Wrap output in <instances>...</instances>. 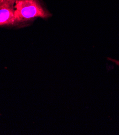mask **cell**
I'll use <instances>...</instances> for the list:
<instances>
[{"label":"cell","mask_w":119,"mask_h":135,"mask_svg":"<svg viewBox=\"0 0 119 135\" xmlns=\"http://www.w3.org/2000/svg\"><path fill=\"white\" fill-rule=\"evenodd\" d=\"M16 23L36 17L47 18L50 13L45 10L39 0H17L15 2Z\"/></svg>","instance_id":"6da1fadb"},{"label":"cell","mask_w":119,"mask_h":135,"mask_svg":"<svg viewBox=\"0 0 119 135\" xmlns=\"http://www.w3.org/2000/svg\"><path fill=\"white\" fill-rule=\"evenodd\" d=\"M14 6L4 4L0 6V26L16 23Z\"/></svg>","instance_id":"7a4b0ae2"},{"label":"cell","mask_w":119,"mask_h":135,"mask_svg":"<svg viewBox=\"0 0 119 135\" xmlns=\"http://www.w3.org/2000/svg\"><path fill=\"white\" fill-rule=\"evenodd\" d=\"M17 0H0V6L4 4H7L11 6H14Z\"/></svg>","instance_id":"3957f363"},{"label":"cell","mask_w":119,"mask_h":135,"mask_svg":"<svg viewBox=\"0 0 119 135\" xmlns=\"http://www.w3.org/2000/svg\"><path fill=\"white\" fill-rule=\"evenodd\" d=\"M108 60L112 61V62H114V63H115L117 65L119 66V61L118 60H115V59H111V58H108Z\"/></svg>","instance_id":"277c9868"}]
</instances>
